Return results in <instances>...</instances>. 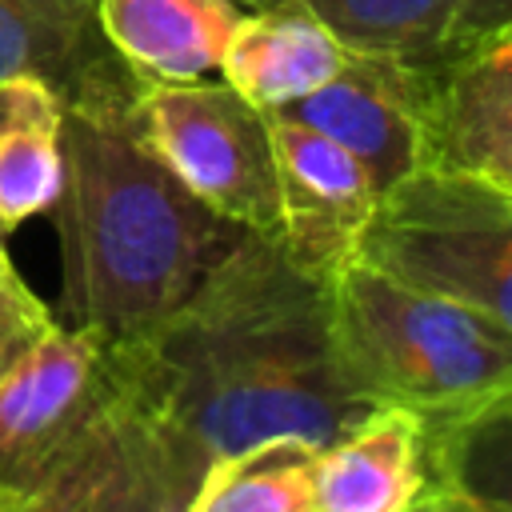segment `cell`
I'll list each match as a JSON object with an SVG mask.
<instances>
[{
	"mask_svg": "<svg viewBox=\"0 0 512 512\" xmlns=\"http://www.w3.org/2000/svg\"><path fill=\"white\" fill-rule=\"evenodd\" d=\"M52 308L28 288L20 268L12 264L4 240H0V376L36 344L44 328H52Z\"/></svg>",
	"mask_w": 512,
	"mask_h": 512,
	"instance_id": "ac0fdd59",
	"label": "cell"
},
{
	"mask_svg": "<svg viewBox=\"0 0 512 512\" xmlns=\"http://www.w3.org/2000/svg\"><path fill=\"white\" fill-rule=\"evenodd\" d=\"M12 76H36L60 100L140 80L100 36L96 0H0V80Z\"/></svg>",
	"mask_w": 512,
	"mask_h": 512,
	"instance_id": "4fadbf2b",
	"label": "cell"
},
{
	"mask_svg": "<svg viewBox=\"0 0 512 512\" xmlns=\"http://www.w3.org/2000/svg\"><path fill=\"white\" fill-rule=\"evenodd\" d=\"M240 16V0H96L100 36L148 84H188L216 72Z\"/></svg>",
	"mask_w": 512,
	"mask_h": 512,
	"instance_id": "5bb4252c",
	"label": "cell"
},
{
	"mask_svg": "<svg viewBox=\"0 0 512 512\" xmlns=\"http://www.w3.org/2000/svg\"><path fill=\"white\" fill-rule=\"evenodd\" d=\"M428 484V432L392 404H372L316 448V512H404Z\"/></svg>",
	"mask_w": 512,
	"mask_h": 512,
	"instance_id": "8fae6325",
	"label": "cell"
},
{
	"mask_svg": "<svg viewBox=\"0 0 512 512\" xmlns=\"http://www.w3.org/2000/svg\"><path fill=\"white\" fill-rule=\"evenodd\" d=\"M420 168L512 188V28L476 36L432 68Z\"/></svg>",
	"mask_w": 512,
	"mask_h": 512,
	"instance_id": "30bf717a",
	"label": "cell"
},
{
	"mask_svg": "<svg viewBox=\"0 0 512 512\" xmlns=\"http://www.w3.org/2000/svg\"><path fill=\"white\" fill-rule=\"evenodd\" d=\"M404 512H512L504 496H492L464 480H436L428 484Z\"/></svg>",
	"mask_w": 512,
	"mask_h": 512,
	"instance_id": "d6986e66",
	"label": "cell"
},
{
	"mask_svg": "<svg viewBox=\"0 0 512 512\" xmlns=\"http://www.w3.org/2000/svg\"><path fill=\"white\" fill-rule=\"evenodd\" d=\"M120 360V356H116ZM204 460L124 384L16 512H184Z\"/></svg>",
	"mask_w": 512,
	"mask_h": 512,
	"instance_id": "8992f818",
	"label": "cell"
},
{
	"mask_svg": "<svg viewBox=\"0 0 512 512\" xmlns=\"http://www.w3.org/2000/svg\"><path fill=\"white\" fill-rule=\"evenodd\" d=\"M352 260L512 332V188L412 168L376 192Z\"/></svg>",
	"mask_w": 512,
	"mask_h": 512,
	"instance_id": "277c9868",
	"label": "cell"
},
{
	"mask_svg": "<svg viewBox=\"0 0 512 512\" xmlns=\"http://www.w3.org/2000/svg\"><path fill=\"white\" fill-rule=\"evenodd\" d=\"M136 88L64 100L60 188L48 204L60 324L108 344L152 332L248 232L196 200L140 140L128 116Z\"/></svg>",
	"mask_w": 512,
	"mask_h": 512,
	"instance_id": "7a4b0ae2",
	"label": "cell"
},
{
	"mask_svg": "<svg viewBox=\"0 0 512 512\" xmlns=\"http://www.w3.org/2000/svg\"><path fill=\"white\" fill-rule=\"evenodd\" d=\"M328 336L360 404L420 416L432 484H468L472 444L508 420L512 332L348 260L328 280Z\"/></svg>",
	"mask_w": 512,
	"mask_h": 512,
	"instance_id": "3957f363",
	"label": "cell"
},
{
	"mask_svg": "<svg viewBox=\"0 0 512 512\" xmlns=\"http://www.w3.org/2000/svg\"><path fill=\"white\" fill-rule=\"evenodd\" d=\"M64 100L36 76L0 80V236L48 212L60 188Z\"/></svg>",
	"mask_w": 512,
	"mask_h": 512,
	"instance_id": "2e32d148",
	"label": "cell"
},
{
	"mask_svg": "<svg viewBox=\"0 0 512 512\" xmlns=\"http://www.w3.org/2000/svg\"><path fill=\"white\" fill-rule=\"evenodd\" d=\"M0 512H16V496H8V492H0Z\"/></svg>",
	"mask_w": 512,
	"mask_h": 512,
	"instance_id": "ffe728a7",
	"label": "cell"
},
{
	"mask_svg": "<svg viewBox=\"0 0 512 512\" xmlns=\"http://www.w3.org/2000/svg\"><path fill=\"white\" fill-rule=\"evenodd\" d=\"M128 116L140 140L196 200L224 220L276 240L280 204L264 108L248 104L224 80H140Z\"/></svg>",
	"mask_w": 512,
	"mask_h": 512,
	"instance_id": "5b68a950",
	"label": "cell"
},
{
	"mask_svg": "<svg viewBox=\"0 0 512 512\" xmlns=\"http://www.w3.org/2000/svg\"><path fill=\"white\" fill-rule=\"evenodd\" d=\"M184 512H316V444L268 436L212 456Z\"/></svg>",
	"mask_w": 512,
	"mask_h": 512,
	"instance_id": "e0dca14e",
	"label": "cell"
},
{
	"mask_svg": "<svg viewBox=\"0 0 512 512\" xmlns=\"http://www.w3.org/2000/svg\"><path fill=\"white\" fill-rule=\"evenodd\" d=\"M112 348L124 384L204 464L268 436L320 448L368 412L332 356L328 284L272 236L244 232L176 312Z\"/></svg>",
	"mask_w": 512,
	"mask_h": 512,
	"instance_id": "6da1fadb",
	"label": "cell"
},
{
	"mask_svg": "<svg viewBox=\"0 0 512 512\" xmlns=\"http://www.w3.org/2000/svg\"><path fill=\"white\" fill-rule=\"evenodd\" d=\"M260 4V0H244ZM352 52H384L436 68L456 48L512 28V0H304Z\"/></svg>",
	"mask_w": 512,
	"mask_h": 512,
	"instance_id": "9a60e30c",
	"label": "cell"
},
{
	"mask_svg": "<svg viewBox=\"0 0 512 512\" xmlns=\"http://www.w3.org/2000/svg\"><path fill=\"white\" fill-rule=\"evenodd\" d=\"M240 4H244V0H240Z\"/></svg>",
	"mask_w": 512,
	"mask_h": 512,
	"instance_id": "44dd1931",
	"label": "cell"
},
{
	"mask_svg": "<svg viewBox=\"0 0 512 512\" xmlns=\"http://www.w3.org/2000/svg\"><path fill=\"white\" fill-rule=\"evenodd\" d=\"M120 388V360L88 328L52 324L0 376V492L24 496Z\"/></svg>",
	"mask_w": 512,
	"mask_h": 512,
	"instance_id": "52a82bcc",
	"label": "cell"
},
{
	"mask_svg": "<svg viewBox=\"0 0 512 512\" xmlns=\"http://www.w3.org/2000/svg\"><path fill=\"white\" fill-rule=\"evenodd\" d=\"M432 68L384 52H352L340 72L296 104L280 108L308 128L336 140L348 156L360 160L372 188H388L424 156V104H428Z\"/></svg>",
	"mask_w": 512,
	"mask_h": 512,
	"instance_id": "9c48e42d",
	"label": "cell"
},
{
	"mask_svg": "<svg viewBox=\"0 0 512 512\" xmlns=\"http://www.w3.org/2000/svg\"><path fill=\"white\" fill-rule=\"evenodd\" d=\"M264 120L280 204L276 244L288 252L292 264L328 284L352 260L376 188L360 160L324 132L308 128L288 112H264Z\"/></svg>",
	"mask_w": 512,
	"mask_h": 512,
	"instance_id": "ba28073f",
	"label": "cell"
},
{
	"mask_svg": "<svg viewBox=\"0 0 512 512\" xmlns=\"http://www.w3.org/2000/svg\"><path fill=\"white\" fill-rule=\"evenodd\" d=\"M344 56L348 48L304 0H260L244 8L216 72L248 104L280 112L328 84Z\"/></svg>",
	"mask_w": 512,
	"mask_h": 512,
	"instance_id": "7c38bea8",
	"label": "cell"
}]
</instances>
